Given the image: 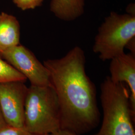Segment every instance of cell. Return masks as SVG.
I'll return each instance as SVG.
<instances>
[{"label":"cell","mask_w":135,"mask_h":135,"mask_svg":"<svg viewBox=\"0 0 135 135\" xmlns=\"http://www.w3.org/2000/svg\"><path fill=\"white\" fill-rule=\"evenodd\" d=\"M86 57L76 46L63 57L43 62L58 97L61 127L78 135L95 129L100 121L96 90L85 71Z\"/></svg>","instance_id":"obj_1"},{"label":"cell","mask_w":135,"mask_h":135,"mask_svg":"<svg viewBox=\"0 0 135 135\" xmlns=\"http://www.w3.org/2000/svg\"><path fill=\"white\" fill-rule=\"evenodd\" d=\"M100 100L103 119L100 129L94 135H135V115L129 89L124 83H115L107 77L101 85Z\"/></svg>","instance_id":"obj_2"},{"label":"cell","mask_w":135,"mask_h":135,"mask_svg":"<svg viewBox=\"0 0 135 135\" xmlns=\"http://www.w3.org/2000/svg\"><path fill=\"white\" fill-rule=\"evenodd\" d=\"M24 128L29 133L38 135H50L61 129L58 97L51 85L28 87Z\"/></svg>","instance_id":"obj_3"},{"label":"cell","mask_w":135,"mask_h":135,"mask_svg":"<svg viewBox=\"0 0 135 135\" xmlns=\"http://www.w3.org/2000/svg\"><path fill=\"white\" fill-rule=\"evenodd\" d=\"M135 37V15L112 12L99 28L93 51L103 61L124 53L126 46Z\"/></svg>","instance_id":"obj_4"},{"label":"cell","mask_w":135,"mask_h":135,"mask_svg":"<svg viewBox=\"0 0 135 135\" xmlns=\"http://www.w3.org/2000/svg\"><path fill=\"white\" fill-rule=\"evenodd\" d=\"M5 61L29 80L31 85H51L48 70L29 49L20 44L1 54Z\"/></svg>","instance_id":"obj_5"},{"label":"cell","mask_w":135,"mask_h":135,"mask_svg":"<svg viewBox=\"0 0 135 135\" xmlns=\"http://www.w3.org/2000/svg\"><path fill=\"white\" fill-rule=\"evenodd\" d=\"M25 82L0 84V108L8 125L24 128L25 105L28 87Z\"/></svg>","instance_id":"obj_6"},{"label":"cell","mask_w":135,"mask_h":135,"mask_svg":"<svg viewBox=\"0 0 135 135\" xmlns=\"http://www.w3.org/2000/svg\"><path fill=\"white\" fill-rule=\"evenodd\" d=\"M111 61L109 77L113 82L126 84L130 93L131 109L135 115V55L124 53Z\"/></svg>","instance_id":"obj_7"},{"label":"cell","mask_w":135,"mask_h":135,"mask_svg":"<svg viewBox=\"0 0 135 135\" xmlns=\"http://www.w3.org/2000/svg\"><path fill=\"white\" fill-rule=\"evenodd\" d=\"M20 29L19 22L14 16L0 13V54L19 45Z\"/></svg>","instance_id":"obj_8"},{"label":"cell","mask_w":135,"mask_h":135,"mask_svg":"<svg viewBox=\"0 0 135 135\" xmlns=\"http://www.w3.org/2000/svg\"><path fill=\"white\" fill-rule=\"evenodd\" d=\"M85 0H52L50 10L58 18L64 21H72L84 13Z\"/></svg>","instance_id":"obj_9"},{"label":"cell","mask_w":135,"mask_h":135,"mask_svg":"<svg viewBox=\"0 0 135 135\" xmlns=\"http://www.w3.org/2000/svg\"><path fill=\"white\" fill-rule=\"evenodd\" d=\"M27 79L0 56V84L14 81L26 82Z\"/></svg>","instance_id":"obj_10"},{"label":"cell","mask_w":135,"mask_h":135,"mask_svg":"<svg viewBox=\"0 0 135 135\" xmlns=\"http://www.w3.org/2000/svg\"><path fill=\"white\" fill-rule=\"evenodd\" d=\"M16 6L23 11L33 10L42 5L44 0H13Z\"/></svg>","instance_id":"obj_11"},{"label":"cell","mask_w":135,"mask_h":135,"mask_svg":"<svg viewBox=\"0 0 135 135\" xmlns=\"http://www.w3.org/2000/svg\"><path fill=\"white\" fill-rule=\"evenodd\" d=\"M27 131L24 128H16L7 125L0 130V135H26Z\"/></svg>","instance_id":"obj_12"},{"label":"cell","mask_w":135,"mask_h":135,"mask_svg":"<svg viewBox=\"0 0 135 135\" xmlns=\"http://www.w3.org/2000/svg\"><path fill=\"white\" fill-rule=\"evenodd\" d=\"M48 135H78L75 132L66 129H60L58 131Z\"/></svg>","instance_id":"obj_13"},{"label":"cell","mask_w":135,"mask_h":135,"mask_svg":"<svg viewBox=\"0 0 135 135\" xmlns=\"http://www.w3.org/2000/svg\"><path fill=\"white\" fill-rule=\"evenodd\" d=\"M125 48L130 50L131 53L135 55V37L131 39L126 45Z\"/></svg>","instance_id":"obj_14"},{"label":"cell","mask_w":135,"mask_h":135,"mask_svg":"<svg viewBox=\"0 0 135 135\" xmlns=\"http://www.w3.org/2000/svg\"><path fill=\"white\" fill-rule=\"evenodd\" d=\"M135 4L131 3L130 5H128L126 9L127 13L129 14L135 15Z\"/></svg>","instance_id":"obj_15"},{"label":"cell","mask_w":135,"mask_h":135,"mask_svg":"<svg viewBox=\"0 0 135 135\" xmlns=\"http://www.w3.org/2000/svg\"><path fill=\"white\" fill-rule=\"evenodd\" d=\"M7 125H8L7 124L5 121V119L4 118V116L2 114V112L0 108V130L6 127Z\"/></svg>","instance_id":"obj_16"},{"label":"cell","mask_w":135,"mask_h":135,"mask_svg":"<svg viewBox=\"0 0 135 135\" xmlns=\"http://www.w3.org/2000/svg\"><path fill=\"white\" fill-rule=\"evenodd\" d=\"M26 135H34V134H30V133H28L27 132V133H26Z\"/></svg>","instance_id":"obj_17"}]
</instances>
